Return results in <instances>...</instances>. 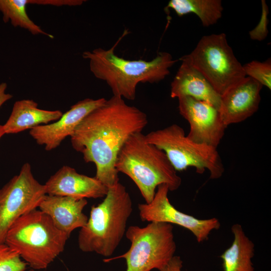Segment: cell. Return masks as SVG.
I'll return each mask as SVG.
<instances>
[{
	"label": "cell",
	"mask_w": 271,
	"mask_h": 271,
	"mask_svg": "<svg viewBox=\"0 0 271 271\" xmlns=\"http://www.w3.org/2000/svg\"><path fill=\"white\" fill-rule=\"evenodd\" d=\"M148 123L145 112L113 95L82 120L70 141L85 162L95 165V177L109 188L119 182L115 164L121 148L130 136L142 132Z\"/></svg>",
	"instance_id": "6da1fadb"
},
{
	"label": "cell",
	"mask_w": 271,
	"mask_h": 271,
	"mask_svg": "<svg viewBox=\"0 0 271 271\" xmlns=\"http://www.w3.org/2000/svg\"><path fill=\"white\" fill-rule=\"evenodd\" d=\"M128 34L124 31L112 47L85 51L82 57L89 61L90 70L97 79L104 81L113 95L133 100L137 87L140 83H157L170 74V68L176 63L170 53L159 52L151 61L129 60L118 56L114 50L121 40Z\"/></svg>",
	"instance_id": "7a4b0ae2"
},
{
	"label": "cell",
	"mask_w": 271,
	"mask_h": 271,
	"mask_svg": "<svg viewBox=\"0 0 271 271\" xmlns=\"http://www.w3.org/2000/svg\"><path fill=\"white\" fill-rule=\"evenodd\" d=\"M115 167L118 173L133 181L147 203L152 201L160 185H167L172 191L182 183L165 152L147 142L142 132L126 141L117 155Z\"/></svg>",
	"instance_id": "3957f363"
},
{
	"label": "cell",
	"mask_w": 271,
	"mask_h": 271,
	"mask_svg": "<svg viewBox=\"0 0 271 271\" xmlns=\"http://www.w3.org/2000/svg\"><path fill=\"white\" fill-rule=\"evenodd\" d=\"M132 203L125 187L119 182L108 188L102 202L91 208L86 224L79 232V249L105 257L112 255L125 234Z\"/></svg>",
	"instance_id": "277c9868"
},
{
	"label": "cell",
	"mask_w": 271,
	"mask_h": 271,
	"mask_svg": "<svg viewBox=\"0 0 271 271\" xmlns=\"http://www.w3.org/2000/svg\"><path fill=\"white\" fill-rule=\"evenodd\" d=\"M69 237L50 217L36 209L19 218L10 227L5 243L35 270L46 269L63 251Z\"/></svg>",
	"instance_id": "5b68a950"
},
{
	"label": "cell",
	"mask_w": 271,
	"mask_h": 271,
	"mask_svg": "<svg viewBox=\"0 0 271 271\" xmlns=\"http://www.w3.org/2000/svg\"><path fill=\"white\" fill-rule=\"evenodd\" d=\"M179 60L199 71L220 96L246 77L224 33L203 36L191 53Z\"/></svg>",
	"instance_id": "8992f818"
},
{
	"label": "cell",
	"mask_w": 271,
	"mask_h": 271,
	"mask_svg": "<svg viewBox=\"0 0 271 271\" xmlns=\"http://www.w3.org/2000/svg\"><path fill=\"white\" fill-rule=\"evenodd\" d=\"M145 139L165 152L176 171L193 167L197 173L203 174L207 170L212 179L220 178L224 172L217 148L193 141L178 124L152 131Z\"/></svg>",
	"instance_id": "52a82bcc"
},
{
	"label": "cell",
	"mask_w": 271,
	"mask_h": 271,
	"mask_svg": "<svg viewBox=\"0 0 271 271\" xmlns=\"http://www.w3.org/2000/svg\"><path fill=\"white\" fill-rule=\"evenodd\" d=\"M125 236L130 242L129 249L104 262L122 258L126 261V271H150L160 269L174 256L176 244L172 224L152 222L143 227L130 226Z\"/></svg>",
	"instance_id": "ba28073f"
},
{
	"label": "cell",
	"mask_w": 271,
	"mask_h": 271,
	"mask_svg": "<svg viewBox=\"0 0 271 271\" xmlns=\"http://www.w3.org/2000/svg\"><path fill=\"white\" fill-rule=\"evenodd\" d=\"M47 195L44 184L34 177L26 163L19 174L0 189V244L5 243L10 227L23 215L38 208Z\"/></svg>",
	"instance_id": "9c48e42d"
},
{
	"label": "cell",
	"mask_w": 271,
	"mask_h": 271,
	"mask_svg": "<svg viewBox=\"0 0 271 271\" xmlns=\"http://www.w3.org/2000/svg\"><path fill=\"white\" fill-rule=\"evenodd\" d=\"M169 191L167 185H160L150 203L138 205L142 221L179 225L190 231L199 243L207 240L212 230L219 229L221 224L216 218L199 219L177 210L169 201Z\"/></svg>",
	"instance_id": "30bf717a"
},
{
	"label": "cell",
	"mask_w": 271,
	"mask_h": 271,
	"mask_svg": "<svg viewBox=\"0 0 271 271\" xmlns=\"http://www.w3.org/2000/svg\"><path fill=\"white\" fill-rule=\"evenodd\" d=\"M178 99L179 113L190 125L188 137L197 143L217 148L227 127L219 110L208 102L190 96Z\"/></svg>",
	"instance_id": "8fae6325"
},
{
	"label": "cell",
	"mask_w": 271,
	"mask_h": 271,
	"mask_svg": "<svg viewBox=\"0 0 271 271\" xmlns=\"http://www.w3.org/2000/svg\"><path fill=\"white\" fill-rule=\"evenodd\" d=\"M106 100L104 98H88L80 100L72 105L59 119L33 128L30 130V134L38 145L44 146L45 150H53L67 137H70L82 120Z\"/></svg>",
	"instance_id": "7c38bea8"
},
{
	"label": "cell",
	"mask_w": 271,
	"mask_h": 271,
	"mask_svg": "<svg viewBox=\"0 0 271 271\" xmlns=\"http://www.w3.org/2000/svg\"><path fill=\"white\" fill-rule=\"evenodd\" d=\"M262 86L257 81L246 76L221 96L219 111L227 126L242 122L257 111Z\"/></svg>",
	"instance_id": "4fadbf2b"
},
{
	"label": "cell",
	"mask_w": 271,
	"mask_h": 271,
	"mask_svg": "<svg viewBox=\"0 0 271 271\" xmlns=\"http://www.w3.org/2000/svg\"><path fill=\"white\" fill-rule=\"evenodd\" d=\"M44 186L47 195L85 199L104 197L108 189L95 177L79 174L68 166L59 169Z\"/></svg>",
	"instance_id": "5bb4252c"
},
{
	"label": "cell",
	"mask_w": 271,
	"mask_h": 271,
	"mask_svg": "<svg viewBox=\"0 0 271 271\" xmlns=\"http://www.w3.org/2000/svg\"><path fill=\"white\" fill-rule=\"evenodd\" d=\"M87 203L85 198L47 194L38 208L48 215L55 226L69 237L74 230L86 224L88 218L83 210Z\"/></svg>",
	"instance_id": "9a60e30c"
},
{
	"label": "cell",
	"mask_w": 271,
	"mask_h": 271,
	"mask_svg": "<svg viewBox=\"0 0 271 271\" xmlns=\"http://www.w3.org/2000/svg\"><path fill=\"white\" fill-rule=\"evenodd\" d=\"M181 61V64L171 82V97L190 96L208 102L219 110L221 96L199 71L187 62Z\"/></svg>",
	"instance_id": "2e32d148"
},
{
	"label": "cell",
	"mask_w": 271,
	"mask_h": 271,
	"mask_svg": "<svg viewBox=\"0 0 271 271\" xmlns=\"http://www.w3.org/2000/svg\"><path fill=\"white\" fill-rule=\"evenodd\" d=\"M63 112L60 110H48L39 108L32 99L16 101L6 122L3 125L5 134H14L32 129L59 119Z\"/></svg>",
	"instance_id": "e0dca14e"
},
{
	"label": "cell",
	"mask_w": 271,
	"mask_h": 271,
	"mask_svg": "<svg viewBox=\"0 0 271 271\" xmlns=\"http://www.w3.org/2000/svg\"><path fill=\"white\" fill-rule=\"evenodd\" d=\"M234 236L229 247L220 256L223 271H254L251 259L254 253V244L246 235L241 225L231 227Z\"/></svg>",
	"instance_id": "ac0fdd59"
},
{
	"label": "cell",
	"mask_w": 271,
	"mask_h": 271,
	"mask_svg": "<svg viewBox=\"0 0 271 271\" xmlns=\"http://www.w3.org/2000/svg\"><path fill=\"white\" fill-rule=\"evenodd\" d=\"M166 8L172 9L179 17L195 14L204 27L216 23L223 10L220 0H171Z\"/></svg>",
	"instance_id": "d6986e66"
},
{
	"label": "cell",
	"mask_w": 271,
	"mask_h": 271,
	"mask_svg": "<svg viewBox=\"0 0 271 271\" xmlns=\"http://www.w3.org/2000/svg\"><path fill=\"white\" fill-rule=\"evenodd\" d=\"M28 0H0V12L5 23L10 22L15 27L27 30L32 35H42L53 39L54 36L43 31L28 16Z\"/></svg>",
	"instance_id": "ffe728a7"
},
{
	"label": "cell",
	"mask_w": 271,
	"mask_h": 271,
	"mask_svg": "<svg viewBox=\"0 0 271 271\" xmlns=\"http://www.w3.org/2000/svg\"><path fill=\"white\" fill-rule=\"evenodd\" d=\"M245 74L265 86L271 89V61L268 59L264 62L252 61L242 65Z\"/></svg>",
	"instance_id": "44dd1931"
},
{
	"label": "cell",
	"mask_w": 271,
	"mask_h": 271,
	"mask_svg": "<svg viewBox=\"0 0 271 271\" xmlns=\"http://www.w3.org/2000/svg\"><path fill=\"white\" fill-rule=\"evenodd\" d=\"M27 264L5 243L0 244V271H24Z\"/></svg>",
	"instance_id": "7402d4cb"
},
{
	"label": "cell",
	"mask_w": 271,
	"mask_h": 271,
	"mask_svg": "<svg viewBox=\"0 0 271 271\" xmlns=\"http://www.w3.org/2000/svg\"><path fill=\"white\" fill-rule=\"evenodd\" d=\"M261 15L258 24L249 32L251 39L261 41L265 39L268 34L267 25L268 23V8L264 0L261 1Z\"/></svg>",
	"instance_id": "603a6c76"
},
{
	"label": "cell",
	"mask_w": 271,
	"mask_h": 271,
	"mask_svg": "<svg viewBox=\"0 0 271 271\" xmlns=\"http://www.w3.org/2000/svg\"><path fill=\"white\" fill-rule=\"evenodd\" d=\"M85 1L83 0H28L29 4L40 5H52L60 7L62 6H77L81 5Z\"/></svg>",
	"instance_id": "cb8c5ba5"
},
{
	"label": "cell",
	"mask_w": 271,
	"mask_h": 271,
	"mask_svg": "<svg viewBox=\"0 0 271 271\" xmlns=\"http://www.w3.org/2000/svg\"><path fill=\"white\" fill-rule=\"evenodd\" d=\"M183 261L179 256H174L159 271H182Z\"/></svg>",
	"instance_id": "d4e9b609"
},
{
	"label": "cell",
	"mask_w": 271,
	"mask_h": 271,
	"mask_svg": "<svg viewBox=\"0 0 271 271\" xmlns=\"http://www.w3.org/2000/svg\"><path fill=\"white\" fill-rule=\"evenodd\" d=\"M7 87L8 85L6 82H2L0 84V108L5 102L11 99L13 97V95L11 94L6 92ZM4 134H5L3 125L0 124V139Z\"/></svg>",
	"instance_id": "484cf974"
},
{
	"label": "cell",
	"mask_w": 271,
	"mask_h": 271,
	"mask_svg": "<svg viewBox=\"0 0 271 271\" xmlns=\"http://www.w3.org/2000/svg\"><path fill=\"white\" fill-rule=\"evenodd\" d=\"M24 271H36V270L34 269H32V268H31L30 269H28V270H25Z\"/></svg>",
	"instance_id": "4316f807"
}]
</instances>
